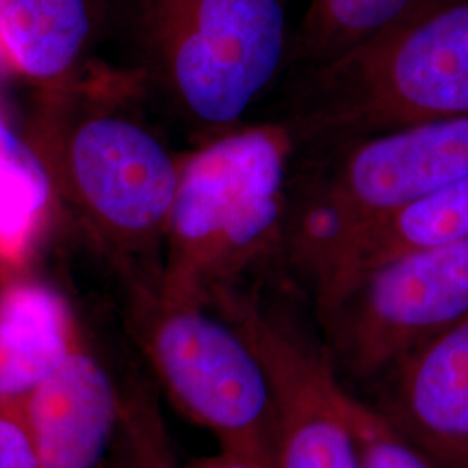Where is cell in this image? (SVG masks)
I'll use <instances>...</instances> for the list:
<instances>
[{
    "mask_svg": "<svg viewBox=\"0 0 468 468\" xmlns=\"http://www.w3.org/2000/svg\"><path fill=\"white\" fill-rule=\"evenodd\" d=\"M297 143L283 122L239 125L183 156L156 292L210 305L284 257Z\"/></svg>",
    "mask_w": 468,
    "mask_h": 468,
    "instance_id": "1",
    "label": "cell"
},
{
    "mask_svg": "<svg viewBox=\"0 0 468 468\" xmlns=\"http://www.w3.org/2000/svg\"><path fill=\"white\" fill-rule=\"evenodd\" d=\"M467 115L468 0H413L365 42L303 68L282 122L299 146H335Z\"/></svg>",
    "mask_w": 468,
    "mask_h": 468,
    "instance_id": "2",
    "label": "cell"
},
{
    "mask_svg": "<svg viewBox=\"0 0 468 468\" xmlns=\"http://www.w3.org/2000/svg\"><path fill=\"white\" fill-rule=\"evenodd\" d=\"M44 158L133 286L158 288L183 158L150 127L108 102L63 122Z\"/></svg>",
    "mask_w": 468,
    "mask_h": 468,
    "instance_id": "3",
    "label": "cell"
},
{
    "mask_svg": "<svg viewBox=\"0 0 468 468\" xmlns=\"http://www.w3.org/2000/svg\"><path fill=\"white\" fill-rule=\"evenodd\" d=\"M135 7L153 75L210 137L239 127L286 61L284 0H135Z\"/></svg>",
    "mask_w": 468,
    "mask_h": 468,
    "instance_id": "4",
    "label": "cell"
},
{
    "mask_svg": "<svg viewBox=\"0 0 468 468\" xmlns=\"http://www.w3.org/2000/svg\"><path fill=\"white\" fill-rule=\"evenodd\" d=\"M133 288L139 346L168 398L220 450L276 468L272 385L249 338L208 305Z\"/></svg>",
    "mask_w": 468,
    "mask_h": 468,
    "instance_id": "5",
    "label": "cell"
},
{
    "mask_svg": "<svg viewBox=\"0 0 468 468\" xmlns=\"http://www.w3.org/2000/svg\"><path fill=\"white\" fill-rule=\"evenodd\" d=\"M468 174V115L332 146L293 187L284 257L293 266L326 241Z\"/></svg>",
    "mask_w": 468,
    "mask_h": 468,
    "instance_id": "6",
    "label": "cell"
},
{
    "mask_svg": "<svg viewBox=\"0 0 468 468\" xmlns=\"http://www.w3.org/2000/svg\"><path fill=\"white\" fill-rule=\"evenodd\" d=\"M332 361L385 377L406 354L468 316V238L371 269L319 314Z\"/></svg>",
    "mask_w": 468,
    "mask_h": 468,
    "instance_id": "7",
    "label": "cell"
},
{
    "mask_svg": "<svg viewBox=\"0 0 468 468\" xmlns=\"http://www.w3.org/2000/svg\"><path fill=\"white\" fill-rule=\"evenodd\" d=\"M208 307L249 338L268 369L276 411V468H363L332 357L293 330L257 288L243 284Z\"/></svg>",
    "mask_w": 468,
    "mask_h": 468,
    "instance_id": "8",
    "label": "cell"
},
{
    "mask_svg": "<svg viewBox=\"0 0 468 468\" xmlns=\"http://www.w3.org/2000/svg\"><path fill=\"white\" fill-rule=\"evenodd\" d=\"M21 399L44 468H108L127 392L80 334L63 361Z\"/></svg>",
    "mask_w": 468,
    "mask_h": 468,
    "instance_id": "9",
    "label": "cell"
},
{
    "mask_svg": "<svg viewBox=\"0 0 468 468\" xmlns=\"http://www.w3.org/2000/svg\"><path fill=\"white\" fill-rule=\"evenodd\" d=\"M468 238V174L382 218L338 234L293 268L311 284L324 313L371 269L413 251Z\"/></svg>",
    "mask_w": 468,
    "mask_h": 468,
    "instance_id": "10",
    "label": "cell"
},
{
    "mask_svg": "<svg viewBox=\"0 0 468 468\" xmlns=\"http://www.w3.org/2000/svg\"><path fill=\"white\" fill-rule=\"evenodd\" d=\"M380 411L437 468H468V316L406 354Z\"/></svg>",
    "mask_w": 468,
    "mask_h": 468,
    "instance_id": "11",
    "label": "cell"
},
{
    "mask_svg": "<svg viewBox=\"0 0 468 468\" xmlns=\"http://www.w3.org/2000/svg\"><path fill=\"white\" fill-rule=\"evenodd\" d=\"M79 330L65 302L35 283L0 292V399L34 390L71 349Z\"/></svg>",
    "mask_w": 468,
    "mask_h": 468,
    "instance_id": "12",
    "label": "cell"
},
{
    "mask_svg": "<svg viewBox=\"0 0 468 468\" xmlns=\"http://www.w3.org/2000/svg\"><path fill=\"white\" fill-rule=\"evenodd\" d=\"M89 0H0V48L15 67L54 82L79 63L90 37Z\"/></svg>",
    "mask_w": 468,
    "mask_h": 468,
    "instance_id": "13",
    "label": "cell"
},
{
    "mask_svg": "<svg viewBox=\"0 0 468 468\" xmlns=\"http://www.w3.org/2000/svg\"><path fill=\"white\" fill-rule=\"evenodd\" d=\"M52 176L46 160L0 118V255L16 259L40 226Z\"/></svg>",
    "mask_w": 468,
    "mask_h": 468,
    "instance_id": "14",
    "label": "cell"
},
{
    "mask_svg": "<svg viewBox=\"0 0 468 468\" xmlns=\"http://www.w3.org/2000/svg\"><path fill=\"white\" fill-rule=\"evenodd\" d=\"M413 0H311L293 40L288 63L316 67L382 30Z\"/></svg>",
    "mask_w": 468,
    "mask_h": 468,
    "instance_id": "15",
    "label": "cell"
},
{
    "mask_svg": "<svg viewBox=\"0 0 468 468\" xmlns=\"http://www.w3.org/2000/svg\"><path fill=\"white\" fill-rule=\"evenodd\" d=\"M108 468H176L167 429L150 392H127L125 417Z\"/></svg>",
    "mask_w": 468,
    "mask_h": 468,
    "instance_id": "16",
    "label": "cell"
},
{
    "mask_svg": "<svg viewBox=\"0 0 468 468\" xmlns=\"http://www.w3.org/2000/svg\"><path fill=\"white\" fill-rule=\"evenodd\" d=\"M340 399L357 439L363 468H437L380 410L359 401L344 384Z\"/></svg>",
    "mask_w": 468,
    "mask_h": 468,
    "instance_id": "17",
    "label": "cell"
},
{
    "mask_svg": "<svg viewBox=\"0 0 468 468\" xmlns=\"http://www.w3.org/2000/svg\"><path fill=\"white\" fill-rule=\"evenodd\" d=\"M0 468H44L23 399H0Z\"/></svg>",
    "mask_w": 468,
    "mask_h": 468,
    "instance_id": "18",
    "label": "cell"
},
{
    "mask_svg": "<svg viewBox=\"0 0 468 468\" xmlns=\"http://www.w3.org/2000/svg\"><path fill=\"white\" fill-rule=\"evenodd\" d=\"M191 468H271L250 456L220 450L218 454L198 460Z\"/></svg>",
    "mask_w": 468,
    "mask_h": 468,
    "instance_id": "19",
    "label": "cell"
}]
</instances>
